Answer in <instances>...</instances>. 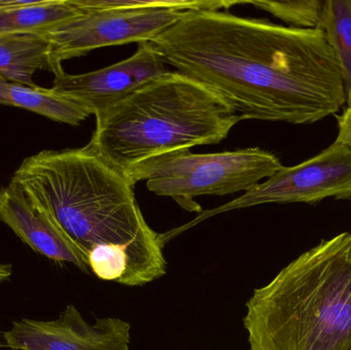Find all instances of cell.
Instances as JSON below:
<instances>
[{
	"instance_id": "1",
	"label": "cell",
	"mask_w": 351,
	"mask_h": 350,
	"mask_svg": "<svg viewBox=\"0 0 351 350\" xmlns=\"http://www.w3.org/2000/svg\"><path fill=\"white\" fill-rule=\"evenodd\" d=\"M152 42L241 121L309 125L346 104L337 58L317 28L192 10Z\"/></svg>"
},
{
	"instance_id": "2",
	"label": "cell",
	"mask_w": 351,
	"mask_h": 350,
	"mask_svg": "<svg viewBox=\"0 0 351 350\" xmlns=\"http://www.w3.org/2000/svg\"><path fill=\"white\" fill-rule=\"evenodd\" d=\"M10 183L84 251L98 279L141 287L166 275L160 234L133 185L90 146L29 156Z\"/></svg>"
},
{
	"instance_id": "3",
	"label": "cell",
	"mask_w": 351,
	"mask_h": 350,
	"mask_svg": "<svg viewBox=\"0 0 351 350\" xmlns=\"http://www.w3.org/2000/svg\"><path fill=\"white\" fill-rule=\"evenodd\" d=\"M251 350H351V234L322 240L254 290Z\"/></svg>"
},
{
	"instance_id": "4",
	"label": "cell",
	"mask_w": 351,
	"mask_h": 350,
	"mask_svg": "<svg viewBox=\"0 0 351 350\" xmlns=\"http://www.w3.org/2000/svg\"><path fill=\"white\" fill-rule=\"evenodd\" d=\"M96 121L88 145L125 174L138 162L165 152L221 143L241 119L212 90L170 71Z\"/></svg>"
},
{
	"instance_id": "5",
	"label": "cell",
	"mask_w": 351,
	"mask_h": 350,
	"mask_svg": "<svg viewBox=\"0 0 351 350\" xmlns=\"http://www.w3.org/2000/svg\"><path fill=\"white\" fill-rule=\"evenodd\" d=\"M82 14L43 35L49 42L53 73L62 63L94 49L154 40L175 24L186 10H221L235 1L213 0H75Z\"/></svg>"
},
{
	"instance_id": "6",
	"label": "cell",
	"mask_w": 351,
	"mask_h": 350,
	"mask_svg": "<svg viewBox=\"0 0 351 350\" xmlns=\"http://www.w3.org/2000/svg\"><path fill=\"white\" fill-rule=\"evenodd\" d=\"M282 166L276 154L259 147L204 154L182 148L138 162L125 175L133 186L146 181L154 195L199 214L195 197L247 192Z\"/></svg>"
},
{
	"instance_id": "7",
	"label": "cell",
	"mask_w": 351,
	"mask_h": 350,
	"mask_svg": "<svg viewBox=\"0 0 351 350\" xmlns=\"http://www.w3.org/2000/svg\"><path fill=\"white\" fill-rule=\"evenodd\" d=\"M326 199H351V148L338 139L301 164L282 166L241 197L202 211L188 223L160 234V242L165 246L186 230L219 214L266 203L313 205Z\"/></svg>"
},
{
	"instance_id": "8",
	"label": "cell",
	"mask_w": 351,
	"mask_h": 350,
	"mask_svg": "<svg viewBox=\"0 0 351 350\" xmlns=\"http://www.w3.org/2000/svg\"><path fill=\"white\" fill-rule=\"evenodd\" d=\"M3 339L12 350H130L131 325L112 316L90 324L68 305L56 320L16 321Z\"/></svg>"
},
{
	"instance_id": "9",
	"label": "cell",
	"mask_w": 351,
	"mask_h": 350,
	"mask_svg": "<svg viewBox=\"0 0 351 350\" xmlns=\"http://www.w3.org/2000/svg\"><path fill=\"white\" fill-rule=\"evenodd\" d=\"M152 41L138 45L131 57L106 68L84 74H57L51 88L67 95L98 116L136 90L170 72Z\"/></svg>"
},
{
	"instance_id": "10",
	"label": "cell",
	"mask_w": 351,
	"mask_h": 350,
	"mask_svg": "<svg viewBox=\"0 0 351 350\" xmlns=\"http://www.w3.org/2000/svg\"><path fill=\"white\" fill-rule=\"evenodd\" d=\"M0 221L38 254L90 273L84 251L12 183L0 189Z\"/></svg>"
},
{
	"instance_id": "11",
	"label": "cell",
	"mask_w": 351,
	"mask_h": 350,
	"mask_svg": "<svg viewBox=\"0 0 351 350\" xmlns=\"http://www.w3.org/2000/svg\"><path fill=\"white\" fill-rule=\"evenodd\" d=\"M0 104L32 111L58 123L78 125L92 115L90 111L67 95L51 88L8 82L0 76Z\"/></svg>"
},
{
	"instance_id": "12",
	"label": "cell",
	"mask_w": 351,
	"mask_h": 350,
	"mask_svg": "<svg viewBox=\"0 0 351 350\" xmlns=\"http://www.w3.org/2000/svg\"><path fill=\"white\" fill-rule=\"evenodd\" d=\"M82 12L75 0H0V35L41 33Z\"/></svg>"
},
{
	"instance_id": "13",
	"label": "cell",
	"mask_w": 351,
	"mask_h": 350,
	"mask_svg": "<svg viewBox=\"0 0 351 350\" xmlns=\"http://www.w3.org/2000/svg\"><path fill=\"white\" fill-rule=\"evenodd\" d=\"M37 70L53 72L49 42L43 33L0 35V76L8 82L35 86Z\"/></svg>"
},
{
	"instance_id": "14",
	"label": "cell",
	"mask_w": 351,
	"mask_h": 350,
	"mask_svg": "<svg viewBox=\"0 0 351 350\" xmlns=\"http://www.w3.org/2000/svg\"><path fill=\"white\" fill-rule=\"evenodd\" d=\"M317 29L337 58L346 106H351V0H325Z\"/></svg>"
},
{
	"instance_id": "15",
	"label": "cell",
	"mask_w": 351,
	"mask_h": 350,
	"mask_svg": "<svg viewBox=\"0 0 351 350\" xmlns=\"http://www.w3.org/2000/svg\"><path fill=\"white\" fill-rule=\"evenodd\" d=\"M325 0H255L247 4L269 12L294 28L317 29Z\"/></svg>"
},
{
	"instance_id": "16",
	"label": "cell",
	"mask_w": 351,
	"mask_h": 350,
	"mask_svg": "<svg viewBox=\"0 0 351 350\" xmlns=\"http://www.w3.org/2000/svg\"><path fill=\"white\" fill-rule=\"evenodd\" d=\"M335 116L338 123L337 139L351 148V106H346L341 114Z\"/></svg>"
},
{
	"instance_id": "17",
	"label": "cell",
	"mask_w": 351,
	"mask_h": 350,
	"mask_svg": "<svg viewBox=\"0 0 351 350\" xmlns=\"http://www.w3.org/2000/svg\"><path fill=\"white\" fill-rule=\"evenodd\" d=\"M12 273V265L0 262V286H1L4 282L8 281V279H10Z\"/></svg>"
}]
</instances>
